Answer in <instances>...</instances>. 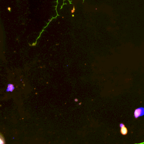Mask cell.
<instances>
[{
  "label": "cell",
  "instance_id": "obj_1",
  "mask_svg": "<svg viewBox=\"0 0 144 144\" xmlns=\"http://www.w3.org/2000/svg\"><path fill=\"white\" fill-rule=\"evenodd\" d=\"M144 115V108H138L135 110L134 116L136 119H137L139 117L142 116Z\"/></svg>",
  "mask_w": 144,
  "mask_h": 144
},
{
  "label": "cell",
  "instance_id": "obj_2",
  "mask_svg": "<svg viewBox=\"0 0 144 144\" xmlns=\"http://www.w3.org/2000/svg\"><path fill=\"white\" fill-rule=\"evenodd\" d=\"M120 126L121 127V132L123 135H126L128 134V129L126 128L124 124H120Z\"/></svg>",
  "mask_w": 144,
  "mask_h": 144
},
{
  "label": "cell",
  "instance_id": "obj_3",
  "mask_svg": "<svg viewBox=\"0 0 144 144\" xmlns=\"http://www.w3.org/2000/svg\"><path fill=\"white\" fill-rule=\"evenodd\" d=\"M15 89L14 86L12 84L9 83V84H8L6 92H12L14 91V90Z\"/></svg>",
  "mask_w": 144,
  "mask_h": 144
},
{
  "label": "cell",
  "instance_id": "obj_4",
  "mask_svg": "<svg viewBox=\"0 0 144 144\" xmlns=\"http://www.w3.org/2000/svg\"><path fill=\"white\" fill-rule=\"evenodd\" d=\"M1 144H5V140L2 135H1Z\"/></svg>",
  "mask_w": 144,
  "mask_h": 144
},
{
  "label": "cell",
  "instance_id": "obj_5",
  "mask_svg": "<svg viewBox=\"0 0 144 144\" xmlns=\"http://www.w3.org/2000/svg\"><path fill=\"white\" fill-rule=\"evenodd\" d=\"M134 144H144V141L142 142H140V143H135Z\"/></svg>",
  "mask_w": 144,
  "mask_h": 144
},
{
  "label": "cell",
  "instance_id": "obj_6",
  "mask_svg": "<svg viewBox=\"0 0 144 144\" xmlns=\"http://www.w3.org/2000/svg\"><path fill=\"white\" fill-rule=\"evenodd\" d=\"M75 101H78V99H75Z\"/></svg>",
  "mask_w": 144,
  "mask_h": 144
}]
</instances>
